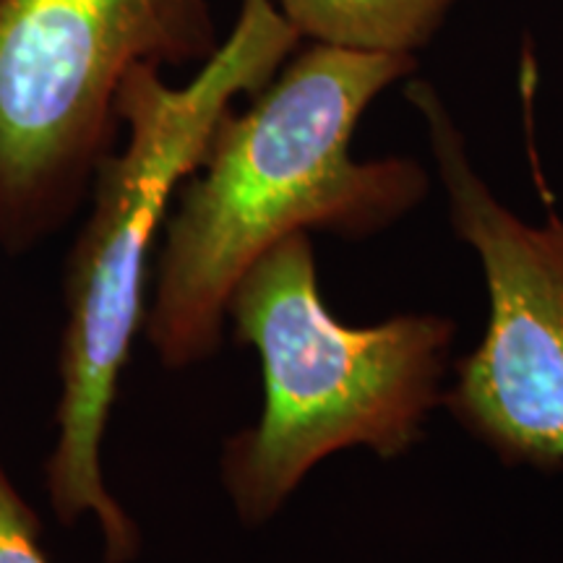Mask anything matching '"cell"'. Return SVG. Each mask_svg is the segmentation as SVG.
Wrapping results in <instances>:
<instances>
[{"label": "cell", "mask_w": 563, "mask_h": 563, "mask_svg": "<svg viewBox=\"0 0 563 563\" xmlns=\"http://www.w3.org/2000/svg\"><path fill=\"white\" fill-rule=\"evenodd\" d=\"M220 42L211 0H0V243L21 253L74 214L131 68L201 66Z\"/></svg>", "instance_id": "277c9868"}, {"label": "cell", "mask_w": 563, "mask_h": 563, "mask_svg": "<svg viewBox=\"0 0 563 563\" xmlns=\"http://www.w3.org/2000/svg\"><path fill=\"white\" fill-rule=\"evenodd\" d=\"M412 70L410 55L308 45L222 118L159 232L141 329L162 365L214 355L238 282L272 245L316 230L371 238L422 203L431 180L418 162L352 154L371 102Z\"/></svg>", "instance_id": "6da1fadb"}, {"label": "cell", "mask_w": 563, "mask_h": 563, "mask_svg": "<svg viewBox=\"0 0 563 563\" xmlns=\"http://www.w3.org/2000/svg\"><path fill=\"white\" fill-rule=\"evenodd\" d=\"M42 525L0 460V563H51L42 548Z\"/></svg>", "instance_id": "52a82bcc"}, {"label": "cell", "mask_w": 563, "mask_h": 563, "mask_svg": "<svg viewBox=\"0 0 563 563\" xmlns=\"http://www.w3.org/2000/svg\"><path fill=\"white\" fill-rule=\"evenodd\" d=\"M308 45L410 55L435 37L460 0H269Z\"/></svg>", "instance_id": "8992f818"}, {"label": "cell", "mask_w": 563, "mask_h": 563, "mask_svg": "<svg viewBox=\"0 0 563 563\" xmlns=\"http://www.w3.org/2000/svg\"><path fill=\"white\" fill-rule=\"evenodd\" d=\"M407 100L420 112L449 201L488 287L483 340L454 368L443 405L509 467L563 470V222L532 224L477 175L464 133L428 81Z\"/></svg>", "instance_id": "5b68a950"}, {"label": "cell", "mask_w": 563, "mask_h": 563, "mask_svg": "<svg viewBox=\"0 0 563 563\" xmlns=\"http://www.w3.org/2000/svg\"><path fill=\"white\" fill-rule=\"evenodd\" d=\"M228 319L264 373L262 415L222 452V485L251 527L272 519L327 456L410 452L443 405L454 321L402 313L344 327L323 306L308 232L272 245L243 274Z\"/></svg>", "instance_id": "3957f363"}, {"label": "cell", "mask_w": 563, "mask_h": 563, "mask_svg": "<svg viewBox=\"0 0 563 563\" xmlns=\"http://www.w3.org/2000/svg\"><path fill=\"white\" fill-rule=\"evenodd\" d=\"M298 45V32L269 0H241L230 34L186 84H167L159 66L141 63L118 91L125 139L97 167L89 217L70 251L55 441L45 470L53 511L66 525L95 519L108 563L139 553L136 525L104 481L102 443L144 327L146 264L217 125L238 97L264 89Z\"/></svg>", "instance_id": "7a4b0ae2"}]
</instances>
